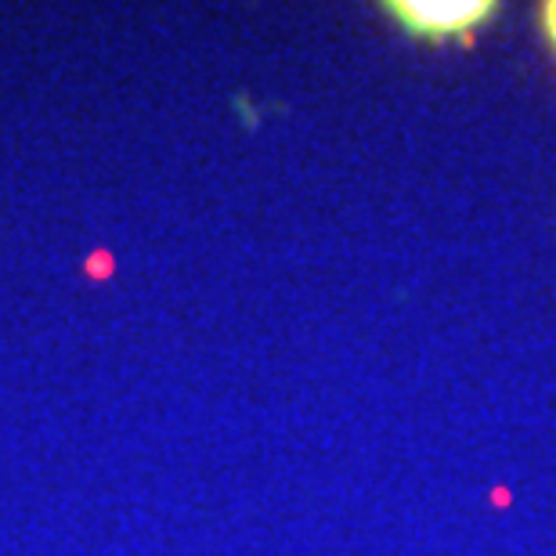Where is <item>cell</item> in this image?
Returning a JSON list of instances; mask_svg holds the SVG:
<instances>
[{
    "mask_svg": "<svg viewBox=\"0 0 556 556\" xmlns=\"http://www.w3.org/2000/svg\"><path fill=\"white\" fill-rule=\"evenodd\" d=\"M542 22H546L549 40L556 43V4H546V8H542Z\"/></svg>",
    "mask_w": 556,
    "mask_h": 556,
    "instance_id": "7a4b0ae2",
    "label": "cell"
},
{
    "mask_svg": "<svg viewBox=\"0 0 556 556\" xmlns=\"http://www.w3.org/2000/svg\"><path fill=\"white\" fill-rule=\"evenodd\" d=\"M387 11H394L397 18L405 22L408 29L419 33V37L430 40H444V37H459V33H470L477 22H484L492 15V4L488 0H430V4H387Z\"/></svg>",
    "mask_w": 556,
    "mask_h": 556,
    "instance_id": "6da1fadb",
    "label": "cell"
}]
</instances>
